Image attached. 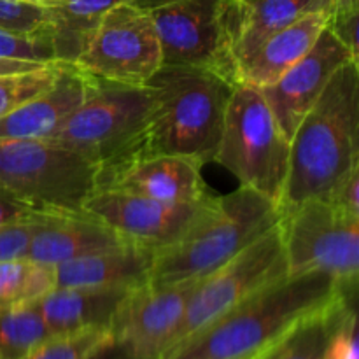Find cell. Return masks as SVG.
<instances>
[{
    "instance_id": "obj_1",
    "label": "cell",
    "mask_w": 359,
    "mask_h": 359,
    "mask_svg": "<svg viewBox=\"0 0 359 359\" xmlns=\"http://www.w3.org/2000/svg\"><path fill=\"white\" fill-rule=\"evenodd\" d=\"M359 165V62L332 76L290 140L286 181L277 202L280 217L311 198H326Z\"/></svg>"
},
{
    "instance_id": "obj_2",
    "label": "cell",
    "mask_w": 359,
    "mask_h": 359,
    "mask_svg": "<svg viewBox=\"0 0 359 359\" xmlns=\"http://www.w3.org/2000/svg\"><path fill=\"white\" fill-rule=\"evenodd\" d=\"M340 294V287L326 273H287L182 340L161 359L255 358L294 323Z\"/></svg>"
},
{
    "instance_id": "obj_3",
    "label": "cell",
    "mask_w": 359,
    "mask_h": 359,
    "mask_svg": "<svg viewBox=\"0 0 359 359\" xmlns=\"http://www.w3.org/2000/svg\"><path fill=\"white\" fill-rule=\"evenodd\" d=\"M151 93L146 151L212 161L235 84L209 69L161 65Z\"/></svg>"
},
{
    "instance_id": "obj_4",
    "label": "cell",
    "mask_w": 359,
    "mask_h": 359,
    "mask_svg": "<svg viewBox=\"0 0 359 359\" xmlns=\"http://www.w3.org/2000/svg\"><path fill=\"white\" fill-rule=\"evenodd\" d=\"M280 221L277 203L238 186L223 196L210 195L205 209L175 242L153 255L149 284L202 279L262 237Z\"/></svg>"
},
{
    "instance_id": "obj_5",
    "label": "cell",
    "mask_w": 359,
    "mask_h": 359,
    "mask_svg": "<svg viewBox=\"0 0 359 359\" xmlns=\"http://www.w3.org/2000/svg\"><path fill=\"white\" fill-rule=\"evenodd\" d=\"M151 112L149 88L93 77L83 104L67 118L53 140L102 168L146 151Z\"/></svg>"
},
{
    "instance_id": "obj_6",
    "label": "cell",
    "mask_w": 359,
    "mask_h": 359,
    "mask_svg": "<svg viewBox=\"0 0 359 359\" xmlns=\"http://www.w3.org/2000/svg\"><path fill=\"white\" fill-rule=\"evenodd\" d=\"M212 161L272 202H279L290 163V140L259 88L235 84Z\"/></svg>"
},
{
    "instance_id": "obj_7",
    "label": "cell",
    "mask_w": 359,
    "mask_h": 359,
    "mask_svg": "<svg viewBox=\"0 0 359 359\" xmlns=\"http://www.w3.org/2000/svg\"><path fill=\"white\" fill-rule=\"evenodd\" d=\"M98 167L56 140L0 139V189L53 212H83Z\"/></svg>"
},
{
    "instance_id": "obj_8",
    "label": "cell",
    "mask_w": 359,
    "mask_h": 359,
    "mask_svg": "<svg viewBox=\"0 0 359 359\" xmlns=\"http://www.w3.org/2000/svg\"><path fill=\"white\" fill-rule=\"evenodd\" d=\"M279 228L287 273H326L344 294L356 297L359 216L325 198H311L284 214Z\"/></svg>"
},
{
    "instance_id": "obj_9",
    "label": "cell",
    "mask_w": 359,
    "mask_h": 359,
    "mask_svg": "<svg viewBox=\"0 0 359 359\" xmlns=\"http://www.w3.org/2000/svg\"><path fill=\"white\" fill-rule=\"evenodd\" d=\"M284 276H287V263L277 223L224 265L198 280L165 353Z\"/></svg>"
},
{
    "instance_id": "obj_10",
    "label": "cell",
    "mask_w": 359,
    "mask_h": 359,
    "mask_svg": "<svg viewBox=\"0 0 359 359\" xmlns=\"http://www.w3.org/2000/svg\"><path fill=\"white\" fill-rule=\"evenodd\" d=\"M149 14L163 65L209 69L237 84L228 0H170Z\"/></svg>"
},
{
    "instance_id": "obj_11",
    "label": "cell",
    "mask_w": 359,
    "mask_h": 359,
    "mask_svg": "<svg viewBox=\"0 0 359 359\" xmlns=\"http://www.w3.org/2000/svg\"><path fill=\"white\" fill-rule=\"evenodd\" d=\"M74 65L97 79L144 86L163 65L149 11L132 2L112 7Z\"/></svg>"
},
{
    "instance_id": "obj_12",
    "label": "cell",
    "mask_w": 359,
    "mask_h": 359,
    "mask_svg": "<svg viewBox=\"0 0 359 359\" xmlns=\"http://www.w3.org/2000/svg\"><path fill=\"white\" fill-rule=\"evenodd\" d=\"M200 279L174 284H142L130 290L111 319L114 347L126 359H161L184 316Z\"/></svg>"
},
{
    "instance_id": "obj_13",
    "label": "cell",
    "mask_w": 359,
    "mask_h": 359,
    "mask_svg": "<svg viewBox=\"0 0 359 359\" xmlns=\"http://www.w3.org/2000/svg\"><path fill=\"white\" fill-rule=\"evenodd\" d=\"M209 198L210 195L200 202L170 203L112 189H95L81 209L112 228L128 244L156 252L188 230Z\"/></svg>"
},
{
    "instance_id": "obj_14",
    "label": "cell",
    "mask_w": 359,
    "mask_h": 359,
    "mask_svg": "<svg viewBox=\"0 0 359 359\" xmlns=\"http://www.w3.org/2000/svg\"><path fill=\"white\" fill-rule=\"evenodd\" d=\"M202 167L196 158L140 151L98 170L95 189H112L170 203L200 202L209 196Z\"/></svg>"
},
{
    "instance_id": "obj_15",
    "label": "cell",
    "mask_w": 359,
    "mask_h": 359,
    "mask_svg": "<svg viewBox=\"0 0 359 359\" xmlns=\"http://www.w3.org/2000/svg\"><path fill=\"white\" fill-rule=\"evenodd\" d=\"M358 62L326 25L311 51L273 84L259 88L287 140L344 63Z\"/></svg>"
},
{
    "instance_id": "obj_16",
    "label": "cell",
    "mask_w": 359,
    "mask_h": 359,
    "mask_svg": "<svg viewBox=\"0 0 359 359\" xmlns=\"http://www.w3.org/2000/svg\"><path fill=\"white\" fill-rule=\"evenodd\" d=\"M93 77L74 63H62L55 83L14 111L0 116V139L49 140L79 107Z\"/></svg>"
},
{
    "instance_id": "obj_17",
    "label": "cell",
    "mask_w": 359,
    "mask_h": 359,
    "mask_svg": "<svg viewBox=\"0 0 359 359\" xmlns=\"http://www.w3.org/2000/svg\"><path fill=\"white\" fill-rule=\"evenodd\" d=\"M132 245L97 217L83 212L49 216L32 237L27 258L48 266Z\"/></svg>"
},
{
    "instance_id": "obj_18",
    "label": "cell",
    "mask_w": 359,
    "mask_h": 359,
    "mask_svg": "<svg viewBox=\"0 0 359 359\" xmlns=\"http://www.w3.org/2000/svg\"><path fill=\"white\" fill-rule=\"evenodd\" d=\"M328 11H314L266 37L237 67V84L265 88L304 58L328 25Z\"/></svg>"
},
{
    "instance_id": "obj_19",
    "label": "cell",
    "mask_w": 359,
    "mask_h": 359,
    "mask_svg": "<svg viewBox=\"0 0 359 359\" xmlns=\"http://www.w3.org/2000/svg\"><path fill=\"white\" fill-rule=\"evenodd\" d=\"M330 0H230L231 55L237 67L266 37L314 11H328Z\"/></svg>"
},
{
    "instance_id": "obj_20",
    "label": "cell",
    "mask_w": 359,
    "mask_h": 359,
    "mask_svg": "<svg viewBox=\"0 0 359 359\" xmlns=\"http://www.w3.org/2000/svg\"><path fill=\"white\" fill-rule=\"evenodd\" d=\"M154 252L137 245L83 256L55 266V287H123L149 283Z\"/></svg>"
},
{
    "instance_id": "obj_21",
    "label": "cell",
    "mask_w": 359,
    "mask_h": 359,
    "mask_svg": "<svg viewBox=\"0 0 359 359\" xmlns=\"http://www.w3.org/2000/svg\"><path fill=\"white\" fill-rule=\"evenodd\" d=\"M130 290L123 287H53L35 302L51 335L111 325L112 314Z\"/></svg>"
},
{
    "instance_id": "obj_22",
    "label": "cell",
    "mask_w": 359,
    "mask_h": 359,
    "mask_svg": "<svg viewBox=\"0 0 359 359\" xmlns=\"http://www.w3.org/2000/svg\"><path fill=\"white\" fill-rule=\"evenodd\" d=\"M354 311V298L340 294L294 323L258 359H326L333 333Z\"/></svg>"
},
{
    "instance_id": "obj_23",
    "label": "cell",
    "mask_w": 359,
    "mask_h": 359,
    "mask_svg": "<svg viewBox=\"0 0 359 359\" xmlns=\"http://www.w3.org/2000/svg\"><path fill=\"white\" fill-rule=\"evenodd\" d=\"M126 2L132 0H44L55 62L76 63L102 18L112 7Z\"/></svg>"
},
{
    "instance_id": "obj_24",
    "label": "cell",
    "mask_w": 359,
    "mask_h": 359,
    "mask_svg": "<svg viewBox=\"0 0 359 359\" xmlns=\"http://www.w3.org/2000/svg\"><path fill=\"white\" fill-rule=\"evenodd\" d=\"M49 337L53 335L35 302L0 309V358L2 359H23Z\"/></svg>"
},
{
    "instance_id": "obj_25",
    "label": "cell",
    "mask_w": 359,
    "mask_h": 359,
    "mask_svg": "<svg viewBox=\"0 0 359 359\" xmlns=\"http://www.w3.org/2000/svg\"><path fill=\"white\" fill-rule=\"evenodd\" d=\"M55 287V269L28 258L0 262V309L34 304Z\"/></svg>"
},
{
    "instance_id": "obj_26",
    "label": "cell",
    "mask_w": 359,
    "mask_h": 359,
    "mask_svg": "<svg viewBox=\"0 0 359 359\" xmlns=\"http://www.w3.org/2000/svg\"><path fill=\"white\" fill-rule=\"evenodd\" d=\"M114 347L109 326L77 330L72 333L49 337L23 359H97Z\"/></svg>"
},
{
    "instance_id": "obj_27",
    "label": "cell",
    "mask_w": 359,
    "mask_h": 359,
    "mask_svg": "<svg viewBox=\"0 0 359 359\" xmlns=\"http://www.w3.org/2000/svg\"><path fill=\"white\" fill-rule=\"evenodd\" d=\"M60 67L62 62H48L37 69L0 76V116L48 90L58 77Z\"/></svg>"
},
{
    "instance_id": "obj_28",
    "label": "cell",
    "mask_w": 359,
    "mask_h": 359,
    "mask_svg": "<svg viewBox=\"0 0 359 359\" xmlns=\"http://www.w3.org/2000/svg\"><path fill=\"white\" fill-rule=\"evenodd\" d=\"M48 7L28 0H0V30L48 35Z\"/></svg>"
},
{
    "instance_id": "obj_29",
    "label": "cell",
    "mask_w": 359,
    "mask_h": 359,
    "mask_svg": "<svg viewBox=\"0 0 359 359\" xmlns=\"http://www.w3.org/2000/svg\"><path fill=\"white\" fill-rule=\"evenodd\" d=\"M0 58L23 62H55L49 35H27L0 30Z\"/></svg>"
},
{
    "instance_id": "obj_30",
    "label": "cell",
    "mask_w": 359,
    "mask_h": 359,
    "mask_svg": "<svg viewBox=\"0 0 359 359\" xmlns=\"http://www.w3.org/2000/svg\"><path fill=\"white\" fill-rule=\"evenodd\" d=\"M62 214V212H55ZM53 214L0 224V262L27 258L28 245L37 228Z\"/></svg>"
},
{
    "instance_id": "obj_31",
    "label": "cell",
    "mask_w": 359,
    "mask_h": 359,
    "mask_svg": "<svg viewBox=\"0 0 359 359\" xmlns=\"http://www.w3.org/2000/svg\"><path fill=\"white\" fill-rule=\"evenodd\" d=\"M326 359H359L356 309L349 312L332 337Z\"/></svg>"
},
{
    "instance_id": "obj_32",
    "label": "cell",
    "mask_w": 359,
    "mask_h": 359,
    "mask_svg": "<svg viewBox=\"0 0 359 359\" xmlns=\"http://www.w3.org/2000/svg\"><path fill=\"white\" fill-rule=\"evenodd\" d=\"M325 200L339 207L340 210L359 216V165L351 168L332 188Z\"/></svg>"
},
{
    "instance_id": "obj_33",
    "label": "cell",
    "mask_w": 359,
    "mask_h": 359,
    "mask_svg": "<svg viewBox=\"0 0 359 359\" xmlns=\"http://www.w3.org/2000/svg\"><path fill=\"white\" fill-rule=\"evenodd\" d=\"M46 214H55L53 210L41 209L34 203L27 202L23 198L11 195V193L0 189V224L13 223L20 219H32V217H41Z\"/></svg>"
},
{
    "instance_id": "obj_34",
    "label": "cell",
    "mask_w": 359,
    "mask_h": 359,
    "mask_svg": "<svg viewBox=\"0 0 359 359\" xmlns=\"http://www.w3.org/2000/svg\"><path fill=\"white\" fill-rule=\"evenodd\" d=\"M48 63V62H46ZM44 65L39 62H23V60H9V58H0V76L4 74H14V72H23V70L37 69V67Z\"/></svg>"
},
{
    "instance_id": "obj_35",
    "label": "cell",
    "mask_w": 359,
    "mask_h": 359,
    "mask_svg": "<svg viewBox=\"0 0 359 359\" xmlns=\"http://www.w3.org/2000/svg\"><path fill=\"white\" fill-rule=\"evenodd\" d=\"M359 13V0H330V16H347Z\"/></svg>"
},
{
    "instance_id": "obj_36",
    "label": "cell",
    "mask_w": 359,
    "mask_h": 359,
    "mask_svg": "<svg viewBox=\"0 0 359 359\" xmlns=\"http://www.w3.org/2000/svg\"><path fill=\"white\" fill-rule=\"evenodd\" d=\"M165 2H170V0H132V4H135V6L142 7V9H146V11L161 6V4H165Z\"/></svg>"
},
{
    "instance_id": "obj_37",
    "label": "cell",
    "mask_w": 359,
    "mask_h": 359,
    "mask_svg": "<svg viewBox=\"0 0 359 359\" xmlns=\"http://www.w3.org/2000/svg\"><path fill=\"white\" fill-rule=\"evenodd\" d=\"M28 2H37V4H42L44 0H28Z\"/></svg>"
},
{
    "instance_id": "obj_38",
    "label": "cell",
    "mask_w": 359,
    "mask_h": 359,
    "mask_svg": "<svg viewBox=\"0 0 359 359\" xmlns=\"http://www.w3.org/2000/svg\"><path fill=\"white\" fill-rule=\"evenodd\" d=\"M258 356H259V354H258ZM258 356H255V358H248V359H258Z\"/></svg>"
},
{
    "instance_id": "obj_39",
    "label": "cell",
    "mask_w": 359,
    "mask_h": 359,
    "mask_svg": "<svg viewBox=\"0 0 359 359\" xmlns=\"http://www.w3.org/2000/svg\"><path fill=\"white\" fill-rule=\"evenodd\" d=\"M0 359H2V358H0Z\"/></svg>"
}]
</instances>
